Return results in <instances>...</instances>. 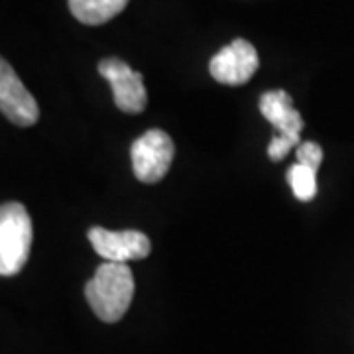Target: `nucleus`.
<instances>
[{
	"label": "nucleus",
	"instance_id": "nucleus-1",
	"mask_svg": "<svg viewBox=\"0 0 354 354\" xmlns=\"http://www.w3.org/2000/svg\"><path fill=\"white\" fill-rule=\"evenodd\" d=\"M134 276L127 264L104 262L85 286V297L93 313L104 323L120 321L134 297Z\"/></svg>",
	"mask_w": 354,
	"mask_h": 354
},
{
	"label": "nucleus",
	"instance_id": "nucleus-5",
	"mask_svg": "<svg viewBox=\"0 0 354 354\" xmlns=\"http://www.w3.org/2000/svg\"><path fill=\"white\" fill-rule=\"evenodd\" d=\"M101 73L113 87L114 104L128 114H140L148 104V93L144 87V75L134 71L127 62L118 57H106L99 64Z\"/></svg>",
	"mask_w": 354,
	"mask_h": 354
},
{
	"label": "nucleus",
	"instance_id": "nucleus-8",
	"mask_svg": "<svg viewBox=\"0 0 354 354\" xmlns=\"http://www.w3.org/2000/svg\"><path fill=\"white\" fill-rule=\"evenodd\" d=\"M260 113L270 124L278 128L279 134H286L290 138L301 140L299 134L304 130L305 122L301 114L293 109V99L290 93H286L283 88L278 91H268L260 99Z\"/></svg>",
	"mask_w": 354,
	"mask_h": 354
},
{
	"label": "nucleus",
	"instance_id": "nucleus-10",
	"mask_svg": "<svg viewBox=\"0 0 354 354\" xmlns=\"http://www.w3.org/2000/svg\"><path fill=\"white\" fill-rule=\"evenodd\" d=\"M288 181H290L295 199H299V201H311L317 195V174L305 165H291L288 169Z\"/></svg>",
	"mask_w": 354,
	"mask_h": 354
},
{
	"label": "nucleus",
	"instance_id": "nucleus-2",
	"mask_svg": "<svg viewBox=\"0 0 354 354\" xmlns=\"http://www.w3.org/2000/svg\"><path fill=\"white\" fill-rule=\"evenodd\" d=\"M34 239L32 218L22 203H4L0 209V274L4 278L22 272Z\"/></svg>",
	"mask_w": 354,
	"mask_h": 354
},
{
	"label": "nucleus",
	"instance_id": "nucleus-7",
	"mask_svg": "<svg viewBox=\"0 0 354 354\" xmlns=\"http://www.w3.org/2000/svg\"><path fill=\"white\" fill-rule=\"evenodd\" d=\"M0 111L16 127H34L39 120L38 102L6 59L0 62Z\"/></svg>",
	"mask_w": 354,
	"mask_h": 354
},
{
	"label": "nucleus",
	"instance_id": "nucleus-12",
	"mask_svg": "<svg viewBox=\"0 0 354 354\" xmlns=\"http://www.w3.org/2000/svg\"><path fill=\"white\" fill-rule=\"evenodd\" d=\"M295 146H299V140L290 138V136H286V134H279L276 138L270 142V146H268V156H270V160L272 162H281L288 152H290L291 148H295Z\"/></svg>",
	"mask_w": 354,
	"mask_h": 354
},
{
	"label": "nucleus",
	"instance_id": "nucleus-3",
	"mask_svg": "<svg viewBox=\"0 0 354 354\" xmlns=\"http://www.w3.org/2000/svg\"><path fill=\"white\" fill-rule=\"evenodd\" d=\"M174 153H176V148L167 132L160 128L148 130L138 140H134L130 148L134 176L138 177L142 183L162 181L174 162Z\"/></svg>",
	"mask_w": 354,
	"mask_h": 354
},
{
	"label": "nucleus",
	"instance_id": "nucleus-6",
	"mask_svg": "<svg viewBox=\"0 0 354 354\" xmlns=\"http://www.w3.org/2000/svg\"><path fill=\"white\" fill-rule=\"evenodd\" d=\"M260 67L258 51L246 39H234L215 53L209 62V71L223 85H244Z\"/></svg>",
	"mask_w": 354,
	"mask_h": 354
},
{
	"label": "nucleus",
	"instance_id": "nucleus-9",
	"mask_svg": "<svg viewBox=\"0 0 354 354\" xmlns=\"http://www.w3.org/2000/svg\"><path fill=\"white\" fill-rule=\"evenodd\" d=\"M128 0H69L71 14L81 24L101 26L127 8Z\"/></svg>",
	"mask_w": 354,
	"mask_h": 354
},
{
	"label": "nucleus",
	"instance_id": "nucleus-11",
	"mask_svg": "<svg viewBox=\"0 0 354 354\" xmlns=\"http://www.w3.org/2000/svg\"><path fill=\"white\" fill-rule=\"evenodd\" d=\"M297 164L305 165L309 169H313L317 174L319 165L323 162V148L315 144V142H304L297 146Z\"/></svg>",
	"mask_w": 354,
	"mask_h": 354
},
{
	"label": "nucleus",
	"instance_id": "nucleus-4",
	"mask_svg": "<svg viewBox=\"0 0 354 354\" xmlns=\"http://www.w3.org/2000/svg\"><path fill=\"white\" fill-rule=\"evenodd\" d=\"M87 236L93 250L106 262L127 264L144 260L152 252V242L140 230H106L102 227H93L88 228Z\"/></svg>",
	"mask_w": 354,
	"mask_h": 354
}]
</instances>
